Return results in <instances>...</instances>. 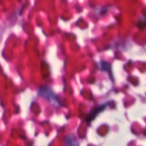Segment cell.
Returning <instances> with one entry per match:
<instances>
[{
    "label": "cell",
    "instance_id": "cell-1",
    "mask_svg": "<svg viewBox=\"0 0 146 146\" xmlns=\"http://www.w3.org/2000/svg\"><path fill=\"white\" fill-rule=\"evenodd\" d=\"M104 106H102L99 107V108H96L94 111H92V112L91 113H90V115H89L88 118H87V121H92V120L94 119V117H95V115H97L100 111H102V110L104 109Z\"/></svg>",
    "mask_w": 146,
    "mask_h": 146
}]
</instances>
